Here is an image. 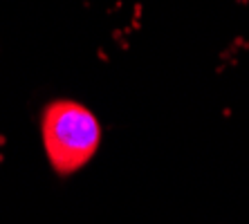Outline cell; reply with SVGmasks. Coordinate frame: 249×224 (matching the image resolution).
<instances>
[{"label": "cell", "mask_w": 249, "mask_h": 224, "mask_svg": "<svg viewBox=\"0 0 249 224\" xmlns=\"http://www.w3.org/2000/svg\"><path fill=\"white\" fill-rule=\"evenodd\" d=\"M43 146L52 168L68 177L94 157L101 141L97 117L76 101H54L43 110Z\"/></svg>", "instance_id": "1"}]
</instances>
